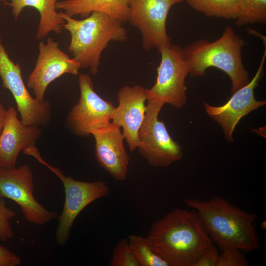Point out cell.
<instances>
[{"mask_svg":"<svg viewBox=\"0 0 266 266\" xmlns=\"http://www.w3.org/2000/svg\"><path fill=\"white\" fill-rule=\"evenodd\" d=\"M147 237L170 266H193L214 245L193 209H173L152 224Z\"/></svg>","mask_w":266,"mask_h":266,"instance_id":"cell-1","label":"cell"},{"mask_svg":"<svg viewBox=\"0 0 266 266\" xmlns=\"http://www.w3.org/2000/svg\"><path fill=\"white\" fill-rule=\"evenodd\" d=\"M184 202L198 212L209 236L220 249L236 248L250 252L260 249L255 229L256 214L241 209L222 197H213L209 200L189 198Z\"/></svg>","mask_w":266,"mask_h":266,"instance_id":"cell-2","label":"cell"},{"mask_svg":"<svg viewBox=\"0 0 266 266\" xmlns=\"http://www.w3.org/2000/svg\"><path fill=\"white\" fill-rule=\"evenodd\" d=\"M65 23L63 29L71 36L68 52L81 68L98 73L101 55L111 41L125 42L128 35L123 23L102 12H93L87 17L77 20L60 11Z\"/></svg>","mask_w":266,"mask_h":266,"instance_id":"cell-3","label":"cell"},{"mask_svg":"<svg viewBox=\"0 0 266 266\" xmlns=\"http://www.w3.org/2000/svg\"><path fill=\"white\" fill-rule=\"evenodd\" d=\"M245 41L229 26L213 41L200 39L182 48L189 72L192 77L205 75L211 67L217 68L230 77L231 92L233 93L250 81L249 73L242 60V49Z\"/></svg>","mask_w":266,"mask_h":266,"instance_id":"cell-4","label":"cell"},{"mask_svg":"<svg viewBox=\"0 0 266 266\" xmlns=\"http://www.w3.org/2000/svg\"><path fill=\"white\" fill-rule=\"evenodd\" d=\"M22 151L47 167L63 184L65 200L63 211L58 216L59 223L55 235L57 244L63 246L68 240L71 228L80 213L95 200L108 196L110 193L109 186L104 181H79L65 175L59 168L44 161L35 146L28 147Z\"/></svg>","mask_w":266,"mask_h":266,"instance_id":"cell-5","label":"cell"},{"mask_svg":"<svg viewBox=\"0 0 266 266\" xmlns=\"http://www.w3.org/2000/svg\"><path fill=\"white\" fill-rule=\"evenodd\" d=\"M147 100L145 116L138 134L137 149L151 166H167L182 158V147L172 138L165 123L158 119L165 103L155 99Z\"/></svg>","mask_w":266,"mask_h":266,"instance_id":"cell-6","label":"cell"},{"mask_svg":"<svg viewBox=\"0 0 266 266\" xmlns=\"http://www.w3.org/2000/svg\"><path fill=\"white\" fill-rule=\"evenodd\" d=\"M158 52L161 62L157 69L156 81L150 89H146L147 100H158L181 108L187 102L185 80L189 72L182 48L171 44Z\"/></svg>","mask_w":266,"mask_h":266,"instance_id":"cell-7","label":"cell"},{"mask_svg":"<svg viewBox=\"0 0 266 266\" xmlns=\"http://www.w3.org/2000/svg\"><path fill=\"white\" fill-rule=\"evenodd\" d=\"M0 76L3 87L12 94L17 105L21 121L26 125L45 126L52 117L51 104L39 101L27 89L22 77L21 68L9 58L0 38Z\"/></svg>","mask_w":266,"mask_h":266,"instance_id":"cell-8","label":"cell"},{"mask_svg":"<svg viewBox=\"0 0 266 266\" xmlns=\"http://www.w3.org/2000/svg\"><path fill=\"white\" fill-rule=\"evenodd\" d=\"M80 98L67 116L66 125L74 134L88 137L92 131L110 122L115 106L103 100L95 91L91 76H78Z\"/></svg>","mask_w":266,"mask_h":266,"instance_id":"cell-9","label":"cell"},{"mask_svg":"<svg viewBox=\"0 0 266 266\" xmlns=\"http://www.w3.org/2000/svg\"><path fill=\"white\" fill-rule=\"evenodd\" d=\"M33 180L32 171L27 165L11 169L0 168V196L19 205L27 221L41 226L58 215L56 212L44 207L35 199Z\"/></svg>","mask_w":266,"mask_h":266,"instance_id":"cell-10","label":"cell"},{"mask_svg":"<svg viewBox=\"0 0 266 266\" xmlns=\"http://www.w3.org/2000/svg\"><path fill=\"white\" fill-rule=\"evenodd\" d=\"M185 0H129L128 22L137 28L142 37L144 50L159 51L171 44L166 27L171 7Z\"/></svg>","mask_w":266,"mask_h":266,"instance_id":"cell-11","label":"cell"},{"mask_svg":"<svg viewBox=\"0 0 266 266\" xmlns=\"http://www.w3.org/2000/svg\"><path fill=\"white\" fill-rule=\"evenodd\" d=\"M39 53L34 67L30 74L27 86L39 101L44 100L47 87L57 78L67 73L78 75L81 68L74 58H71L59 48V43L48 37L38 44Z\"/></svg>","mask_w":266,"mask_h":266,"instance_id":"cell-12","label":"cell"},{"mask_svg":"<svg viewBox=\"0 0 266 266\" xmlns=\"http://www.w3.org/2000/svg\"><path fill=\"white\" fill-rule=\"evenodd\" d=\"M259 68L253 78L248 84L233 93L224 104L211 106L204 102L207 115L217 122L222 128L225 138L233 142V133L240 119L250 112L264 106L266 100H257L255 97L254 90L262 77L266 57V47Z\"/></svg>","mask_w":266,"mask_h":266,"instance_id":"cell-13","label":"cell"},{"mask_svg":"<svg viewBox=\"0 0 266 266\" xmlns=\"http://www.w3.org/2000/svg\"><path fill=\"white\" fill-rule=\"evenodd\" d=\"M121 127L112 122L90 133L95 139V153L100 167L118 181L127 179L130 156L124 145Z\"/></svg>","mask_w":266,"mask_h":266,"instance_id":"cell-14","label":"cell"},{"mask_svg":"<svg viewBox=\"0 0 266 266\" xmlns=\"http://www.w3.org/2000/svg\"><path fill=\"white\" fill-rule=\"evenodd\" d=\"M117 100L112 122L122 128L124 139L133 151L138 146V134L145 116L146 89L139 85H125L118 91Z\"/></svg>","mask_w":266,"mask_h":266,"instance_id":"cell-15","label":"cell"},{"mask_svg":"<svg viewBox=\"0 0 266 266\" xmlns=\"http://www.w3.org/2000/svg\"><path fill=\"white\" fill-rule=\"evenodd\" d=\"M41 133V127L26 125L20 120L14 107L7 109L0 134V168L15 167L20 152L35 146Z\"/></svg>","mask_w":266,"mask_h":266,"instance_id":"cell-16","label":"cell"},{"mask_svg":"<svg viewBox=\"0 0 266 266\" xmlns=\"http://www.w3.org/2000/svg\"><path fill=\"white\" fill-rule=\"evenodd\" d=\"M56 8L70 16L83 18L93 12H102L122 23L128 22L130 13L129 0H62Z\"/></svg>","mask_w":266,"mask_h":266,"instance_id":"cell-17","label":"cell"},{"mask_svg":"<svg viewBox=\"0 0 266 266\" xmlns=\"http://www.w3.org/2000/svg\"><path fill=\"white\" fill-rule=\"evenodd\" d=\"M60 0H10L6 5L12 8V12L17 21L25 7L36 9L40 15V20L36 33V38L41 40L51 32L59 34L63 30L65 21L60 13L56 11V5Z\"/></svg>","mask_w":266,"mask_h":266,"instance_id":"cell-18","label":"cell"},{"mask_svg":"<svg viewBox=\"0 0 266 266\" xmlns=\"http://www.w3.org/2000/svg\"><path fill=\"white\" fill-rule=\"evenodd\" d=\"M195 10L208 17L235 20L238 16V0H185Z\"/></svg>","mask_w":266,"mask_h":266,"instance_id":"cell-19","label":"cell"},{"mask_svg":"<svg viewBox=\"0 0 266 266\" xmlns=\"http://www.w3.org/2000/svg\"><path fill=\"white\" fill-rule=\"evenodd\" d=\"M128 240L140 266H170L167 262L154 251L147 236L131 234Z\"/></svg>","mask_w":266,"mask_h":266,"instance_id":"cell-20","label":"cell"},{"mask_svg":"<svg viewBox=\"0 0 266 266\" xmlns=\"http://www.w3.org/2000/svg\"><path fill=\"white\" fill-rule=\"evenodd\" d=\"M238 4L237 26L266 22V0H238Z\"/></svg>","mask_w":266,"mask_h":266,"instance_id":"cell-21","label":"cell"},{"mask_svg":"<svg viewBox=\"0 0 266 266\" xmlns=\"http://www.w3.org/2000/svg\"><path fill=\"white\" fill-rule=\"evenodd\" d=\"M110 266H140L133 253L127 238L119 240L115 245L111 259Z\"/></svg>","mask_w":266,"mask_h":266,"instance_id":"cell-22","label":"cell"},{"mask_svg":"<svg viewBox=\"0 0 266 266\" xmlns=\"http://www.w3.org/2000/svg\"><path fill=\"white\" fill-rule=\"evenodd\" d=\"M16 215V212L9 208L4 198L0 196V240L6 242L14 236L10 220Z\"/></svg>","mask_w":266,"mask_h":266,"instance_id":"cell-23","label":"cell"},{"mask_svg":"<svg viewBox=\"0 0 266 266\" xmlns=\"http://www.w3.org/2000/svg\"><path fill=\"white\" fill-rule=\"evenodd\" d=\"M217 266H247L248 262L241 250L236 248L222 250Z\"/></svg>","mask_w":266,"mask_h":266,"instance_id":"cell-24","label":"cell"},{"mask_svg":"<svg viewBox=\"0 0 266 266\" xmlns=\"http://www.w3.org/2000/svg\"><path fill=\"white\" fill-rule=\"evenodd\" d=\"M219 254L214 245L207 248L193 266H217Z\"/></svg>","mask_w":266,"mask_h":266,"instance_id":"cell-25","label":"cell"},{"mask_svg":"<svg viewBox=\"0 0 266 266\" xmlns=\"http://www.w3.org/2000/svg\"><path fill=\"white\" fill-rule=\"evenodd\" d=\"M21 264L19 256L6 247L0 245V266H19Z\"/></svg>","mask_w":266,"mask_h":266,"instance_id":"cell-26","label":"cell"},{"mask_svg":"<svg viewBox=\"0 0 266 266\" xmlns=\"http://www.w3.org/2000/svg\"><path fill=\"white\" fill-rule=\"evenodd\" d=\"M6 110L0 102V134L3 127Z\"/></svg>","mask_w":266,"mask_h":266,"instance_id":"cell-27","label":"cell"},{"mask_svg":"<svg viewBox=\"0 0 266 266\" xmlns=\"http://www.w3.org/2000/svg\"><path fill=\"white\" fill-rule=\"evenodd\" d=\"M261 228L263 230H265L266 229V221H263L261 222L260 225Z\"/></svg>","mask_w":266,"mask_h":266,"instance_id":"cell-28","label":"cell"},{"mask_svg":"<svg viewBox=\"0 0 266 266\" xmlns=\"http://www.w3.org/2000/svg\"><path fill=\"white\" fill-rule=\"evenodd\" d=\"M0 1L3 2L5 3V4H6V3L7 2L6 0H0Z\"/></svg>","mask_w":266,"mask_h":266,"instance_id":"cell-29","label":"cell"}]
</instances>
